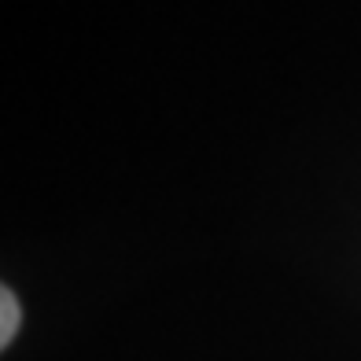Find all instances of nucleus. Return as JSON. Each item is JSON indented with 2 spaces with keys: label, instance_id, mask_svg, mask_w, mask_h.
Wrapping results in <instances>:
<instances>
[{
  "label": "nucleus",
  "instance_id": "nucleus-1",
  "mask_svg": "<svg viewBox=\"0 0 361 361\" xmlns=\"http://www.w3.org/2000/svg\"><path fill=\"white\" fill-rule=\"evenodd\" d=\"M19 321H23V310H19L15 291L0 288V347H11L15 332H19Z\"/></svg>",
  "mask_w": 361,
  "mask_h": 361
}]
</instances>
